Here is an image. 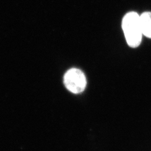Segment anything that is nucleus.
Segmentation results:
<instances>
[{"mask_svg":"<svg viewBox=\"0 0 151 151\" xmlns=\"http://www.w3.org/2000/svg\"><path fill=\"white\" fill-rule=\"evenodd\" d=\"M122 26L128 45L132 48L139 47L143 35L139 14L135 12L127 13L123 18Z\"/></svg>","mask_w":151,"mask_h":151,"instance_id":"f257e3e1","label":"nucleus"},{"mask_svg":"<svg viewBox=\"0 0 151 151\" xmlns=\"http://www.w3.org/2000/svg\"><path fill=\"white\" fill-rule=\"evenodd\" d=\"M64 83L69 91L74 94H79L86 88V78L82 70L73 68L65 74Z\"/></svg>","mask_w":151,"mask_h":151,"instance_id":"f03ea898","label":"nucleus"},{"mask_svg":"<svg viewBox=\"0 0 151 151\" xmlns=\"http://www.w3.org/2000/svg\"><path fill=\"white\" fill-rule=\"evenodd\" d=\"M142 34L151 39V12H144L140 15Z\"/></svg>","mask_w":151,"mask_h":151,"instance_id":"7ed1b4c3","label":"nucleus"}]
</instances>
